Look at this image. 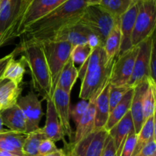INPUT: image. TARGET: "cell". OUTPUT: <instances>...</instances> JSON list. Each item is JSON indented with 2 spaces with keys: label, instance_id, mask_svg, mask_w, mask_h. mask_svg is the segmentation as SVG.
<instances>
[{
  "label": "cell",
  "instance_id": "6da1fadb",
  "mask_svg": "<svg viewBox=\"0 0 156 156\" xmlns=\"http://www.w3.org/2000/svg\"><path fill=\"white\" fill-rule=\"evenodd\" d=\"M88 6L86 0H68L27 26L22 32L19 46L28 44H42L50 41L59 30L79 21Z\"/></svg>",
  "mask_w": 156,
  "mask_h": 156
},
{
  "label": "cell",
  "instance_id": "7a4b0ae2",
  "mask_svg": "<svg viewBox=\"0 0 156 156\" xmlns=\"http://www.w3.org/2000/svg\"><path fill=\"white\" fill-rule=\"evenodd\" d=\"M114 62L108 60L102 46L93 49L88 59L78 69L81 79L80 99L88 101L109 81Z\"/></svg>",
  "mask_w": 156,
  "mask_h": 156
},
{
  "label": "cell",
  "instance_id": "3957f363",
  "mask_svg": "<svg viewBox=\"0 0 156 156\" xmlns=\"http://www.w3.org/2000/svg\"><path fill=\"white\" fill-rule=\"evenodd\" d=\"M15 50L16 54L24 53L23 58L30 69L35 91L45 100L52 98L53 93L51 76L42 46L38 44H28L18 46Z\"/></svg>",
  "mask_w": 156,
  "mask_h": 156
},
{
  "label": "cell",
  "instance_id": "277c9868",
  "mask_svg": "<svg viewBox=\"0 0 156 156\" xmlns=\"http://www.w3.org/2000/svg\"><path fill=\"white\" fill-rule=\"evenodd\" d=\"M68 0H22L18 18L12 27L9 42L22 34L27 26L65 3Z\"/></svg>",
  "mask_w": 156,
  "mask_h": 156
},
{
  "label": "cell",
  "instance_id": "5b68a950",
  "mask_svg": "<svg viewBox=\"0 0 156 156\" xmlns=\"http://www.w3.org/2000/svg\"><path fill=\"white\" fill-rule=\"evenodd\" d=\"M119 21L120 18H114L98 5L87 6L79 18V22L94 34L98 37L102 47H104L108 34Z\"/></svg>",
  "mask_w": 156,
  "mask_h": 156
},
{
  "label": "cell",
  "instance_id": "8992f818",
  "mask_svg": "<svg viewBox=\"0 0 156 156\" xmlns=\"http://www.w3.org/2000/svg\"><path fill=\"white\" fill-rule=\"evenodd\" d=\"M40 44L42 46L50 69L53 93L57 85L61 72L70 59L73 47L69 43L66 41H47Z\"/></svg>",
  "mask_w": 156,
  "mask_h": 156
},
{
  "label": "cell",
  "instance_id": "52a82bcc",
  "mask_svg": "<svg viewBox=\"0 0 156 156\" xmlns=\"http://www.w3.org/2000/svg\"><path fill=\"white\" fill-rule=\"evenodd\" d=\"M156 0H140L139 12L132 34L133 47L137 46L155 33Z\"/></svg>",
  "mask_w": 156,
  "mask_h": 156
},
{
  "label": "cell",
  "instance_id": "ba28073f",
  "mask_svg": "<svg viewBox=\"0 0 156 156\" xmlns=\"http://www.w3.org/2000/svg\"><path fill=\"white\" fill-rule=\"evenodd\" d=\"M138 51L139 46H134L116 58L109 78V82L111 85L129 87L128 85L132 76Z\"/></svg>",
  "mask_w": 156,
  "mask_h": 156
},
{
  "label": "cell",
  "instance_id": "9c48e42d",
  "mask_svg": "<svg viewBox=\"0 0 156 156\" xmlns=\"http://www.w3.org/2000/svg\"><path fill=\"white\" fill-rule=\"evenodd\" d=\"M155 33L139 44V51L134 63L133 71L128 86L134 88L150 77V56Z\"/></svg>",
  "mask_w": 156,
  "mask_h": 156
},
{
  "label": "cell",
  "instance_id": "30bf717a",
  "mask_svg": "<svg viewBox=\"0 0 156 156\" xmlns=\"http://www.w3.org/2000/svg\"><path fill=\"white\" fill-rule=\"evenodd\" d=\"M108 136L105 128L94 129L73 145L71 151L77 156H101Z\"/></svg>",
  "mask_w": 156,
  "mask_h": 156
},
{
  "label": "cell",
  "instance_id": "8fae6325",
  "mask_svg": "<svg viewBox=\"0 0 156 156\" xmlns=\"http://www.w3.org/2000/svg\"><path fill=\"white\" fill-rule=\"evenodd\" d=\"M16 105L21 110L25 118L26 134L40 128L43 109L41 101L36 93L31 91L26 95L19 97Z\"/></svg>",
  "mask_w": 156,
  "mask_h": 156
},
{
  "label": "cell",
  "instance_id": "7c38bea8",
  "mask_svg": "<svg viewBox=\"0 0 156 156\" xmlns=\"http://www.w3.org/2000/svg\"><path fill=\"white\" fill-rule=\"evenodd\" d=\"M22 0H0V47L9 43Z\"/></svg>",
  "mask_w": 156,
  "mask_h": 156
},
{
  "label": "cell",
  "instance_id": "4fadbf2b",
  "mask_svg": "<svg viewBox=\"0 0 156 156\" xmlns=\"http://www.w3.org/2000/svg\"><path fill=\"white\" fill-rule=\"evenodd\" d=\"M139 6H140V0H133L132 4L129 6L128 10L120 18L121 43H120V48L118 56L133 47L132 34L135 25L136 18L139 12Z\"/></svg>",
  "mask_w": 156,
  "mask_h": 156
},
{
  "label": "cell",
  "instance_id": "5bb4252c",
  "mask_svg": "<svg viewBox=\"0 0 156 156\" xmlns=\"http://www.w3.org/2000/svg\"><path fill=\"white\" fill-rule=\"evenodd\" d=\"M52 101L65 136L73 138V129L70 124V94L56 88L53 92Z\"/></svg>",
  "mask_w": 156,
  "mask_h": 156
},
{
  "label": "cell",
  "instance_id": "9a60e30c",
  "mask_svg": "<svg viewBox=\"0 0 156 156\" xmlns=\"http://www.w3.org/2000/svg\"><path fill=\"white\" fill-rule=\"evenodd\" d=\"M91 33L86 27L77 21L62 28L49 41H66L73 48L77 45L88 44V37Z\"/></svg>",
  "mask_w": 156,
  "mask_h": 156
},
{
  "label": "cell",
  "instance_id": "2e32d148",
  "mask_svg": "<svg viewBox=\"0 0 156 156\" xmlns=\"http://www.w3.org/2000/svg\"><path fill=\"white\" fill-rule=\"evenodd\" d=\"M42 129L47 139L52 140L54 143L59 141L65 142V134L56 114L52 98L47 99L45 126Z\"/></svg>",
  "mask_w": 156,
  "mask_h": 156
},
{
  "label": "cell",
  "instance_id": "e0dca14e",
  "mask_svg": "<svg viewBox=\"0 0 156 156\" xmlns=\"http://www.w3.org/2000/svg\"><path fill=\"white\" fill-rule=\"evenodd\" d=\"M104 85V86H105ZM104 86L101 88L91 98L88 100V107L85 114L82 116L80 121L79 122L76 127L75 137L73 139V145L82 140L83 137L88 135V133L94 130V116H95V100L99 93L103 89Z\"/></svg>",
  "mask_w": 156,
  "mask_h": 156
},
{
  "label": "cell",
  "instance_id": "ac0fdd59",
  "mask_svg": "<svg viewBox=\"0 0 156 156\" xmlns=\"http://www.w3.org/2000/svg\"><path fill=\"white\" fill-rule=\"evenodd\" d=\"M148 85H149V82L147 80L141 82L133 88V96L129 111H130L131 116H132L136 134L139 133L143 123H144L143 100L145 92L148 88Z\"/></svg>",
  "mask_w": 156,
  "mask_h": 156
},
{
  "label": "cell",
  "instance_id": "d6986e66",
  "mask_svg": "<svg viewBox=\"0 0 156 156\" xmlns=\"http://www.w3.org/2000/svg\"><path fill=\"white\" fill-rule=\"evenodd\" d=\"M108 133L115 145L117 156H120L126 137L131 133H135L130 111H128L126 115L112 129H110Z\"/></svg>",
  "mask_w": 156,
  "mask_h": 156
},
{
  "label": "cell",
  "instance_id": "ffe728a7",
  "mask_svg": "<svg viewBox=\"0 0 156 156\" xmlns=\"http://www.w3.org/2000/svg\"><path fill=\"white\" fill-rule=\"evenodd\" d=\"M110 82L108 81L95 100V116H94V129L105 128L110 114L109 108Z\"/></svg>",
  "mask_w": 156,
  "mask_h": 156
},
{
  "label": "cell",
  "instance_id": "44dd1931",
  "mask_svg": "<svg viewBox=\"0 0 156 156\" xmlns=\"http://www.w3.org/2000/svg\"><path fill=\"white\" fill-rule=\"evenodd\" d=\"M3 124L13 132L26 133L25 118L17 105L1 111Z\"/></svg>",
  "mask_w": 156,
  "mask_h": 156
},
{
  "label": "cell",
  "instance_id": "7402d4cb",
  "mask_svg": "<svg viewBox=\"0 0 156 156\" xmlns=\"http://www.w3.org/2000/svg\"><path fill=\"white\" fill-rule=\"evenodd\" d=\"M133 96V88H130L126 93V94L123 96L120 103L110 113L108 121H107L106 125L105 126V129L107 131H109L110 129H112L129 111Z\"/></svg>",
  "mask_w": 156,
  "mask_h": 156
},
{
  "label": "cell",
  "instance_id": "603a6c76",
  "mask_svg": "<svg viewBox=\"0 0 156 156\" xmlns=\"http://www.w3.org/2000/svg\"><path fill=\"white\" fill-rule=\"evenodd\" d=\"M21 93L19 85L6 80L0 87V112L16 105Z\"/></svg>",
  "mask_w": 156,
  "mask_h": 156
},
{
  "label": "cell",
  "instance_id": "cb8c5ba5",
  "mask_svg": "<svg viewBox=\"0 0 156 156\" xmlns=\"http://www.w3.org/2000/svg\"><path fill=\"white\" fill-rule=\"evenodd\" d=\"M77 79H79L78 69L76 68V65L73 63L71 59H69L61 72L56 88L70 94Z\"/></svg>",
  "mask_w": 156,
  "mask_h": 156
},
{
  "label": "cell",
  "instance_id": "d4e9b609",
  "mask_svg": "<svg viewBox=\"0 0 156 156\" xmlns=\"http://www.w3.org/2000/svg\"><path fill=\"white\" fill-rule=\"evenodd\" d=\"M120 43H121V34H120V21H119L109 33L104 44V50L108 61L114 62L120 52Z\"/></svg>",
  "mask_w": 156,
  "mask_h": 156
},
{
  "label": "cell",
  "instance_id": "484cf974",
  "mask_svg": "<svg viewBox=\"0 0 156 156\" xmlns=\"http://www.w3.org/2000/svg\"><path fill=\"white\" fill-rule=\"evenodd\" d=\"M156 139L155 136V114L148 118L143 123L141 129L137 134L135 149L132 156L136 155L151 140Z\"/></svg>",
  "mask_w": 156,
  "mask_h": 156
},
{
  "label": "cell",
  "instance_id": "4316f807",
  "mask_svg": "<svg viewBox=\"0 0 156 156\" xmlns=\"http://www.w3.org/2000/svg\"><path fill=\"white\" fill-rule=\"evenodd\" d=\"M24 62H25L23 56L19 61H16L15 58L11 59L5 69L4 73L2 76V79L11 81L20 85L26 73Z\"/></svg>",
  "mask_w": 156,
  "mask_h": 156
},
{
  "label": "cell",
  "instance_id": "83f0119b",
  "mask_svg": "<svg viewBox=\"0 0 156 156\" xmlns=\"http://www.w3.org/2000/svg\"><path fill=\"white\" fill-rule=\"evenodd\" d=\"M47 137L44 135L42 128H38L37 129L27 133L24 140V144L21 148L24 156H37L38 148L43 140H46Z\"/></svg>",
  "mask_w": 156,
  "mask_h": 156
},
{
  "label": "cell",
  "instance_id": "f1b7e54d",
  "mask_svg": "<svg viewBox=\"0 0 156 156\" xmlns=\"http://www.w3.org/2000/svg\"><path fill=\"white\" fill-rule=\"evenodd\" d=\"M149 85L143 100V111L144 123L148 118L155 114L156 83L151 78L148 79Z\"/></svg>",
  "mask_w": 156,
  "mask_h": 156
},
{
  "label": "cell",
  "instance_id": "f546056e",
  "mask_svg": "<svg viewBox=\"0 0 156 156\" xmlns=\"http://www.w3.org/2000/svg\"><path fill=\"white\" fill-rule=\"evenodd\" d=\"M133 0H101L99 5L114 18L119 19L128 10Z\"/></svg>",
  "mask_w": 156,
  "mask_h": 156
},
{
  "label": "cell",
  "instance_id": "4dcf8cb0",
  "mask_svg": "<svg viewBox=\"0 0 156 156\" xmlns=\"http://www.w3.org/2000/svg\"><path fill=\"white\" fill-rule=\"evenodd\" d=\"M92 50L88 44L76 46L72 50L70 59L75 65H82L90 56Z\"/></svg>",
  "mask_w": 156,
  "mask_h": 156
},
{
  "label": "cell",
  "instance_id": "1f68e13d",
  "mask_svg": "<svg viewBox=\"0 0 156 156\" xmlns=\"http://www.w3.org/2000/svg\"><path fill=\"white\" fill-rule=\"evenodd\" d=\"M130 87L127 86H114L110 84L109 90V108L110 113L113 111L114 108L120 103V101L126 94V93L129 91Z\"/></svg>",
  "mask_w": 156,
  "mask_h": 156
},
{
  "label": "cell",
  "instance_id": "d6a6232c",
  "mask_svg": "<svg viewBox=\"0 0 156 156\" xmlns=\"http://www.w3.org/2000/svg\"><path fill=\"white\" fill-rule=\"evenodd\" d=\"M26 133H22L13 132V131L9 130L3 133H0V137L7 141L9 144L12 145L13 147L18 150L21 151L23 144H24V140L26 138Z\"/></svg>",
  "mask_w": 156,
  "mask_h": 156
},
{
  "label": "cell",
  "instance_id": "836d02e7",
  "mask_svg": "<svg viewBox=\"0 0 156 156\" xmlns=\"http://www.w3.org/2000/svg\"><path fill=\"white\" fill-rule=\"evenodd\" d=\"M88 107V101L81 99L78 103L73 106H70V119H72L75 126H77L82 116Z\"/></svg>",
  "mask_w": 156,
  "mask_h": 156
},
{
  "label": "cell",
  "instance_id": "e575fe53",
  "mask_svg": "<svg viewBox=\"0 0 156 156\" xmlns=\"http://www.w3.org/2000/svg\"><path fill=\"white\" fill-rule=\"evenodd\" d=\"M137 140V134L131 133L126 137L125 143L122 147L120 156H132L135 149Z\"/></svg>",
  "mask_w": 156,
  "mask_h": 156
},
{
  "label": "cell",
  "instance_id": "d590c367",
  "mask_svg": "<svg viewBox=\"0 0 156 156\" xmlns=\"http://www.w3.org/2000/svg\"><path fill=\"white\" fill-rule=\"evenodd\" d=\"M58 149H59L56 147L54 142L49 140V139H46V140H43L41 144H40L37 156H44L48 155V154L52 153V152H56Z\"/></svg>",
  "mask_w": 156,
  "mask_h": 156
},
{
  "label": "cell",
  "instance_id": "8d00e7d4",
  "mask_svg": "<svg viewBox=\"0 0 156 156\" xmlns=\"http://www.w3.org/2000/svg\"><path fill=\"white\" fill-rule=\"evenodd\" d=\"M156 139L151 140L138 153L134 156H152L156 155Z\"/></svg>",
  "mask_w": 156,
  "mask_h": 156
},
{
  "label": "cell",
  "instance_id": "74e56055",
  "mask_svg": "<svg viewBox=\"0 0 156 156\" xmlns=\"http://www.w3.org/2000/svg\"><path fill=\"white\" fill-rule=\"evenodd\" d=\"M101 156H117V149L111 136H108Z\"/></svg>",
  "mask_w": 156,
  "mask_h": 156
},
{
  "label": "cell",
  "instance_id": "f35d334b",
  "mask_svg": "<svg viewBox=\"0 0 156 156\" xmlns=\"http://www.w3.org/2000/svg\"><path fill=\"white\" fill-rule=\"evenodd\" d=\"M149 69H150L151 79L155 82V78H156V50H155V39H154L153 42H152V50H151Z\"/></svg>",
  "mask_w": 156,
  "mask_h": 156
},
{
  "label": "cell",
  "instance_id": "ab89813d",
  "mask_svg": "<svg viewBox=\"0 0 156 156\" xmlns=\"http://www.w3.org/2000/svg\"><path fill=\"white\" fill-rule=\"evenodd\" d=\"M0 150L1 151H6V152H12L14 154H16V155L24 156L21 151L18 150V149H15V147L12 146L11 144H9L7 141H5V140H3L2 138L0 137Z\"/></svg>",
  "mask_w": 156,
  "mask_h": 156
},
{
  "label": "cell",
  "instance_id": "60d3db41",
  "mask_svg": "<svg viewBox=\"0 0 156 156\" xmlns=\"http://www.w3.org/2000/svg\"><path fill=\"white\" fill-rule=\"evenodd\" d=\"M15 55H16V53H15V50H14V51L12 52L10 54L7 55V56H4V57H2V59H0V79L2 78V76L3 73H4L5 69L8 62H9V60H10L11 59L15 58Z\"/></svg>",
  "mask_w": 156,
  "mask_h": 156
},
{
  "label": "cell",
  "instance_id": "b9f144b4",
  "mask_svg": "<svg viewBox=\"0 0 156 156\" xmlns=\"http://www.w3.org/2000/svg\"><path fill=\"white\" fill-rule=\"evenodd\" d=\"M88 44L91 47V49L95 48V47H98V46H101L98 37L94 34H93L92 32L90 34L88 37Z\"/></svg>",
  "mask_w": 156,
  "mask_h": 156
},
{
  "label": "cell",
  "instance_id": "7bdbcfd3",
  "mask_svg": "<svg viewBox=\"0 0 156 156\" xmlns=\"http://www.w3.org/2000/svg\"><path fill=\"white\" fill-rule=\"evenodd\" d=\"M44 156H68L64 152V151L62 149H58L56 152H53L52 153L48 154V155H46Z\"/></svg>",
  "mask_w": 156,
  "mask_h": 156
},
{
  "label": "cell",
  "instance_id": "ee69618b",
  "mask_svg": "<svg viewBox=\"0 0 156 156\" xmlns=\"http://www.w3.org/2000/svg\"><path fill=\"white\" fill-rule=\"evenodd\" d=\"M101 0H86L88 5H98L100 4Z\"/></svg>",
  "mask_w": 156,
  "mask_h": 156
},
{
  "label": "cell",
  "instance_id": "f6af8a7d",
  "mask_svg": "<svg viewBox=\"0 0 156 156\" xmlns=\"http://www.w3.org/2000/svg\"><path fill=\"white\" fill-rule=\"evenodd\" d=\"M3 126H4V124H3L1 112H0V133H5V132H7V131L9 130V129H4Z\"/></svg>",
  "mask_w": 156,
  "mask_h": 156
},
{
  "label": "cell",
  "instance_id": "bcb514c9",
  "mask_svg": "<svg viewBox=\"0 0 156 156\" xmlns=\"http://www.w3.org/2000/svg\"><path fill=\"white\" fill-rule=\"evenodd\" d=\"M0 156H21L14 154L12 152H6V151H0Z\"/></svg>",
  "mask_w": 156,
  "mask_h": 156
},
{
  "label": "cell",
  "instance_id": "7dc6e473",
  "mask_svg": "<svg viewBox=\"0 0 156 156\" xmlns=\"http://www.w3.org/2000/svg\"><path fill=\"white\" fill-rule=\"evenodd\" d=\"M69 156H77V155H76V154H75V153H73V152H72V151H70L69 155Z\"/></svg>",
  "mask_w": 156,
  "mask_h": 156
},
{
  "label": "cell",
  "instance_id": "c3c4849f",
  "mask_svg": "<svg viewBox=\"0 0 156 156\" xmlns=\"http://www.w3.org/2000/svg\"><path fill=\"white\" fill-rule=\"evenodd\" d=\"M152 156H156V155H152Z\"/></svg>",
  "mask_w": 156,
  "mask_h": 156
},
{
  "label": "cell",
  "instance_id": "681fc988",
  "mask_svg": "<svg viewBox=\"0 0 156 156\" xmlns=\"http://www.w3.org/2000/svg\"><path fill=\"white\" fill-rule=\"evenodd\" d=\"M0 151H1V150H0Z\"/></svg>",
  "mask_w": 156,
  "mask_h": 156
}]
</instances>
